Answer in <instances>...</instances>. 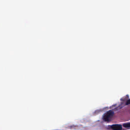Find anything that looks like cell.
<instances>
[{"instance_id": "obj_1", "label": "cell", "mask_w": 130, "mask_h": 130, "mask_svg": "<svg viewBox=\"0 0 130 130\" xmlns=\"http://www.w3.org/2000/svg\"><path fill=\"white\" fill-rule=\"evenodd\" d=\"M114 112L112 111H108L104 114L103 118L106 121H109L112 118Z\"/></svg>"}, {"instance_id": "obj_2", "label": "cell", "mask_w": 130, "mask_h": 130, "mask_svg": "<svg viewBox=\"0 0 130 130\" xmlns=\"http://www.w3.org/2000/svg\"><path fill=\"white\" fill-rule=\"evenodd\" d=\"M111 128L113 130H121L122 127L119 124H114L111 126Z\"/></svg>"}, {"instance_id": "obj_3", "label": "cell", "mask_w": 130, "mask_h": 130, "mask_svg": "<svg viewBox=\"0 0 130 130\" xmlns=\"http://www.w3.org/2000/svg\"><path fill=\"white\" fill-rule=\"evenodd\" d=\"M123 126L125 127H130V122L128 123H124L123 124Z\"/></svg>"}, {"instance_id": "obj_4", "label": "cell", "mask_w": 130, "mask_h": 130, "mask_svg": "<svg viewBox=\"0 0 130 130\" xmlns=\"http://www.w3.org/2000/svg\"><path fill=\"white\" fill-rule=\"evenodd\" d=\"M130 104V99H129L128 100H127V102H126V105H128V104Z\"/></svg>"}]
</instances>
